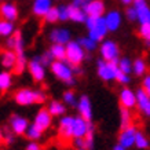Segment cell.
<instances>
[{"label": "cell", "mask_w": 150, "mask_h": 150, "mask_svg": "<svg viewBox=\"0 0 150 150\" xmlns=\"http://www.w3.org/2000/svg\"><path fill=\"white\" fill-rule=\"evenodd\" d=\"M14 102L19 106H30V105H43L47 100V94L43 90H30V88H19L14 92Z\"/></svg>", "instance_id": "1"}, {"label": "cell", "mask_w": 150, "mask_h": 150, "mask_svg": "<svg viewBox=\"0 0 150 150\" xmlns=\"http://www.w3.org/2000/svg\"><path fill=\"white\" fill-rule=\"evenodd\" d=\"M50 70L54 74V77L61 83H64L66 86H74L76 73H74V68L68 61H54L50 65Z\"/></svg>", "instance_id": "2"}, {"label": "cell", "mask_w": 150, "mask_h": 150, "mask_svg": "<svg viewBox=\"0 0 150 150\" xmlns=\"http://www.w3.org/2000/svg\"><path fill=\"white\" fill-rule=\"evenodd\" d=\"M86 28L88 30V36L98 43L103 41L108 32H109L106 21H105V15L103 17H96V18L88 17L86 21Z\"/></svg>", "instance_id": "3"}, {"label": "cell", "mask_w": 150, "mask_h": 150, "mask_svg": "<svg viewBox=\"0 0 150 150\" xmlns=\"http://www.w3.org/2000/svg\"><path fill=\"white\" fill-rule=\"evenodd\" d=\"M118 72L117 62H108L105 59H98L96 61V74L98 77L105 83L116 81V76Z\"/></svg>", "instance_id": "4"}, {"label": "cell", "mask_w": 150, "mask_h": 150, "mask_svg": "<svg viewBox=\"0 0 150 150\" xmlns=\"http://www.w3.org/2000/svg\"><path fill=\"white\" fill-rule=\"evenodd\" d=\"M87 51L81 47L79 40H72L66 44V61L72 66H80L86 59Z\"/></svg>", "instance_id": "5"}, {"label": "cell", "mask_w": 150, "mask_h": 150, "mask_svg": "<svg viewBox=\"0 0 150 150\" xmlns=\"http://www.w3.org/2000/svg\"><path fill=\"white\" fill-rule=\"evenodd\" d=\"M99 54L102 57V59L108 61V62H118V59H120L118 44L114 40H109V39L100 41Z\"/></svg>", "instance_id": "6"}, {"label": "cell", "mask_w": 150, "mask_h": 150, "mask_svg": "<svg viewBox=\"0 0 150 150\" xmlns=\"http://www.w3.org/2000/svg\"><path fill=\"white\" fill-rule=\"evenodd\" d=\"M74 116H66L59 118L58 123V137L62 141L69 142L74 139Z\"/></svg>", "instance_id": "7"}, {"label": "cell", "mask_w": 150, "mask_h": 150, "mask_svg": "<svg viewBox=\"0 0 150 150\" xmlns=\"http://www.w3.org/2000/svg\"><path fill=\"white\" fill-rule=\"evenodd\" d=\"M46 65L40 61V57H33L29 62H28V72L30 74L33 81L41 83L46 79Z\"/></svg>", "instance_id": "8"}, {"label": "cell", "mask_w": 150, "mask_h": 150, "mask_svg": "<svg viewBox=\"0 0 150 150\" xmlns=\"http://www.w3.org/2000/svg\"><path fill=\"white\" fill-rule=\"evenodd\" d=\"M29 125H30V124L28 121V118L21 116V114L14 113V114H11L8 118V128L17 137L25 135L28 131V128H29Z\"/></svg>", "instance_id": "9"}, {"label": "cell", "mask_w": 150, "mask_h": 150, "mask_svg": "<svg viewBox=\"0 0 150 150\" xmlns=\"http://www.w3.org/2000/svg\"><path fill=\"white\" fill-rule=\"evenodd\" d=\"M138 129L135 125H129L127 128H123L120 129L118 132V138H117V143H120L121 146L127 147L128 150L131 147H135V141H137V134H138Z\"/></svg>", "instance_id": "10"}, {"label": "cell", "mask_w": 150, "mask_h": 150, "mask_svg": "<svg viewBox=\"0 0 150 150\" xmlns=\"http://www.w3.org/2000/svg\"><path fill=\"white\" fill-rule=\"evenodd\" d=\"M118 102L121 108L125 109H135L137 108V91L131 90L129 87H123L118 92Z\"/></svg>", "instance_id": "11"}, {"label": "cell", "mask_w": 150, "mask_h": 150, "mask_svg": "<svg viewBox=\"0 0 150 150\" xmlns=\"http://www.w3.org/2000/svg\"><path fill=\"white\" fill-rule=\"evenodd\" d=\"M6 48L15 51L17 55L25 54V41H23L21 30H15V33H14L13 36L6 39Z\"/></svg>", "instance_id": "12"}, {"label": "cell", "mask_w": 150, "mask_h": 150, "mask_svg": "<svg viewBox=\"0 0 150 150\" xmlns=\"http://www.w3.org/2000/svg\"><path fill=\"white\" fill-rule=\"evenodd\" d=\"M33 123L36 124L41 131L46 132L47 129H50V127L52 125V116H51V113L48 112L47 108H41V109H39L37 113L35 114Z\"/></svg>", "instance_id": "13"}, {"label": "cell", "mask_w": 150, "mask_h": 150, "mask_svg": "<svg viewBox=\"0 0 150 150\" xmlns=\"http://www.w3.org/2000/svg\"><path fill=\"white\" fill-rule=\"evenodd\" d=\"M51 43H57V44H68L69 41H72V33L66 28H54L48 35Z\"/></svg>", "instance_id": "14"}, {"label": "cell", "mask_w": 150, "mask_h": 150, "mask_svg": "<svg viewBox=\"0 0 150 150\" xmlns=\"http://www.w3.org/2000/svg\"><path fill=\"white\" fill-rule=\"evenodd\" d=\"M137 109L143 116L150 117V95L142 87L137 90Z\"/></svg>", "instance_id": "15"}, {"label": "cell", "mask_w": 150, "mask_h": 150, "mask_svg": "<svg viewBox=\"0 0 150 150\" xmlns=\"http://www.w3.org/2000/svg\"><path fill=\"white\" fill-rule=\"evenodd\" d=\"M76 109L79 112V116L86 118L87 121H92V103L88 95L79 96V103Z\"/></svg>", "instance_id": "16"}, {"label": "cell", "mask_w": 150, "mask_h": 150, "mask_svg": "<svg viewBox=\"0 0 150 150\" xmlns=\"http://www.w3.org/2000/svg\"><path fill=\"white\" fill-rule=\"evenodd\" d=\"M132 6L137 8L138 22L139 23H150V7L147 6L146 0H134Z\"/></svg>", "instance_id": "17"}, {"label": "cell", "mask_w": 150, "mask_h": 150, "mask_svg": "<svg viewBox=\"0 0 150 150\" xmlns=\"http://www.w3.org/2000/svg\"><path fill=\"white\" fill-rule=\"evenodd\" d=\"M105 21H106V25H108L109 32H116V30H118L120 26H121L123 17H121V13H120V11H117V10H110L109 13L105 14Z\"/></svg>", "instance_id": "18"}, {"label": "cell", "mask_w": 150, "mask_h": 150, "mask_svg": "<svg viewBox=\"0 0 150 150\" xmlns=\"http://www.w3.org/2000/svg\"><path fill=\"white\" fill-rule=\"evenodd\" d=\"M84 11H86L87 17H103L105 13V3L102 0H91L87 1V4L84 6Z\"/></svg>", "instance_id": "19"}, {"label": "cell", "mask_w": 150, "mask_h": 150, "mask_svg": "<svg viewBox=\"0 0 150 150\" xmlns=\"http://www.w3.org/2000/svg\"><path fill=\"white\" fill-rule=\"evenodd\" d=\"M52 0H35L32 4V14L35 17L44 18L47 13L52 8Z\"/></svg>", "instance_id": "20"}, {"label": "cell", "mask_w": 150, "mask_h": 150, "mask_svg": "<svg viewBox=\"0 0 150 150\" xmlns=\"http://www.w3.org/2000/svg\"><path fill=\"white\" fill-rule=\"evenodd\" d=\"M0 15L3 19H7V21H11V22H15L18 19V8L17 6L10 3V1H4L0 6Z\"/></svg>", "instance_id": "21"}, {"label": "cell", "mask_w": 150, "mask_h": 150, "mask_svg": "<svg viewBox=\"0 0 150 150\" xmlns=\"http://www.w3.org/2000/svg\"><path fill=\"white\" fill-rule=\"evenodd\" d=\"M17 58H18V55L15 51L8 50V48L3 50L1 51V66H3V69L13 70L15 68V64H17Z\"/></svg>", "instance_id": "22"}, {"label": "cell", "mask_w": 150, "mask_h": 150, "mask_svg": "<svg viewBox=\"0 0 150 150\" xmlns=\"http://www.w3.org/2000/svg\"><path fill=\"white\" fill-rule=\"evenodd\" d=\"M47 109H48V112L51 113L52 117H64L65 114H66V109H68V106L64 103V100L52 99V100L48 102Z\"/></svg>", "instance_id": "23"}, {"label": "cell", "mask_w": 150, "mask_h": 150, "mask_svg": "<svg viewBox=\"0 0 150 150\" xmlns=\"http://www.w3.org/2000/svg\"><path fill=\"white\" fill-rule=\"evenodd\" d=\"M87 14L81 7H77L74 4H69V19L74 23H86L87 21Z\"/></svg>", "instance_id": "24"}, {"label": "cell", "mask_w": 150, "mask_h": 150, "mask_svg": "<svg viewBox=\"0 0 150 150\" xmlns=\"http://www.w3.org/2000/svg\"><path fill=\"white\" fill-rule=\"evenodd\" d=\"M11 87H13V73L4 69L3 72H0V92L6 94Z\"/></svg>", "instance_id": "25"}, {"label": "cell", "mask_w": 150, "mask_h": 150, "mask_svg": "<svg viewBox=\"0 0 150 150\" xmlns=\"http://www.w3.org/2000/svg\"><path fill=\"white\" fill-rule=\"evenodd\" d=\"M48 51L51 52L54 61H66V46L65 44L52 43L51 47L48 48Z\"/></svg>", "instance_id": "26"}, {"label": "cell", "mask_w": 150, "mask_h": 150, "mask_svg": "<svg viewBox=\"0 0 150 150\" xmlns=\"http://www.w3.org/2000/svg\"><path fill=\"white\" fill-rule=\"evenodd\" d=\"M15 33V25L11 21H7V19H1L0 21V36L1 37H10Z\"/></svg>", "instance_id": "27"}, {"label": "cell", "mask_w": 150, "mask_h": 150, "mask_svg": "<svg viewBox=\"0 0 150 150\" xmlns=\"http://www.w3.org/2000/svg\"><path fill=\"white\" fill-rule=\"evenodd\" d=\"M62 100L64 103L69 108H77L79 103V96L76 95V92L73 90H66V91L62 94Z\"/></svg>", "instance_id": "28"}, {"label": "cell", "mask_w": 150, "mask_h": 150, "mask_svg": "<svg viewBox=\"0 0 150 150\" xmlns=\"http://www.w3.org/2000/svg\"><path fill=\"white\" fill-rule=\"evenodd\" d=\"M132 125V114L129 109L120 108V129Z\"/></svg>", "instance_id": "29"}, {"label": "cell", "mask_w": 150, "mask_h": 150, "mask_svg": "<svg viewBox=\"0 0 150 150\" xmlns=\"http://www.w3.org/2000/svg\"><path fill=\"white\" fill-rule=\"evenodd\" d=\"M43 134H44V131H41L36 124L32 123L30 125H29V128H28L25 137H26L29 141H40L41 137H43Z\"/></svg>", "instance_id": "30"}, {"label": "cell", "mask_w": 150, "mask_h": 150, "mask_svg": "<svg viewBox=\"0 0 150 150\" xmlns=\"http://www.w3.org/2000/svg\"><path fill=\"white\" fill-rule=\"evenodd\" d=\"M118 69L121 70V72L127 73V74H131V73H134V61H131V59L128 58V57H123V58L118 59Z\"/></svg>", "instance_id": "31"}, {"label": "cell", "mask_w": 150, "mask_h": 150, "mask_svg": "<svg viewBox=\"0 0 150 150\" xmlns=\"http://www.w3.org/2000/svg\"><path fill=\"white\" fill-rule=\"evenodd\" d=\"M79 43L81 44V47L87 51V52H92V51H95L96 48H98V41H95L90 36L80 37V39H79Z\"/></svg>", "instance_id": "32"}, {"label": "cell", "mask_w": 150, "mask_h": 150, "mask_svg": "<svg viewBox=\"0 0 150 150\" xmlns=\"http://www.w3.org/2000/svg\"><path fill=\"white\" fill-rule=\"evenodd\" d=\"M135 147L138 150H146L150 147V141L142 131H138L137 134V141H135Z\"/></svg>", "instance_id": "33"}, {"label": "cell", "mask_w": 150, "mask_h": 150, "mask_svg": "<svg viewBox=\"0 0 150 150\" xmlns=\"http://www.w3.org/2000/svg\"><path fill=\"white\" fill-rule=\"evenodd\" d=\"M28 62H29V61H26V57H25V54H19L18 58H17L15 68L13 69V72L15 73V74H22V73L25 72V69L28 68Z\"/></svg>", "instance_id": "34"}, {"label": "cell", "mask_w": 150, "mask_h": 150, "mask_svg": "<svg viewBox=\"0 0 150 150\" xmlns=\"http://www.w3.org/2000/svg\"><path fill=\"white\" fill-rule=\"evenodd\" d=\"M146 62L143 58H137L134 59V74L135 76H145L146 73Z\"/></svg>", "instance_id": "35"}, {"label": "cell", "mask_w": 150, "mask_h": 150, "mask_svg": "<svg viewBox=\"0 0 150 150\" xmlns=\"http://www.w3.org/2000/svg\"><path fill=\"white\" fill-rule=\"evenodd\" d=\"M138 32H139V36L145 41L146 47H150V23H141Z\"/></svg>", "instance_id": "36"}, {"label": "cell", "mask_w": 150, "mask_h": 150, "mask_svg": "<svg viewBox=\"0 0 150 150\" xmlns=\"http://www.w3.org/2000/svg\"><path fill=\"white\" fill-rule=\"evenodd\" d=\"M44 21H46L47 23H57L58 21H61L59 19V10L58 7H52V8L47 13V15L44 17Z\"/></svg>", "instance_id": "37"}, {"label": "cell", "mask_w": 150, "mask_h": 150, "mask_svg": "<svg viewBox=\"0 0 150 150\" xmlns=\"http://www.w3.org/2000/svg\"><path fill=\"white\" fill-rule=\"evenodd\" d=\"M94 132H95V127H94V124L91 123L90 131H88V134L84 137V147H86L87 150L94 149Z\"/></svg>", "instance_id": "38"}, {"label": "cell", "mask_w": 150, "mask_h": 150, "mask_svg": "<svg viewBox=\"0 0 150 150\" xmlns=\"http://www.w3.org/2000/svg\"><path fill=\"white\" fill-rule=\"evenodd\" d=\"M15 134H14L10 128H4L3 131H1V142L4 143V145H11L15 139Z\"/></svg>", "instance_id": "39"}, {"label": "cell", "mask_w": 150, "mask_h": 150, "mask_svg": "<svg viewBox=\"0 0 150 150\" xmlns=\"http://www.w3.org/2000/svg\"><path fill=\"white\" fill-rule=\"evenodd\" d=\"M125 18L129 21V22H137L138 21V13L137 8L134 6H127V10H125Z\"/></svg>", "instance_id": "40"}, {"label": "cell", "mask_w": 150, "mask_h": 150, "mask_svg": "<svg viewBox=\"0 0 150 150\" xmlns=\"http://www.w3.org/2000/svg\"><path fill=\"white\" fill-rule=\"evenodd\" d=\"M116 81H117L118 84H123V86H127V84H129V83H131V77H129V74H127V73L121 72V70L118 69L117 76H116Z\"/></svg>", "instance_id": "41"}, {"label": "cell", "mask_w": 150, "mask_h": 150, "mask_svg": "<svg viewBox=\"0 0 150 150\" xmlns=\"http://www.w3.org/2000/svg\"><path fill=\"white\" fill-rule=\"evenodd\" d=\"M58 10H59V19L62 22L69 21V4H59Z\"/></svg>", "instance_id": "42"}, {"label": "cell", "mask_w": 150, "mask_h": 150, "mask_svg": "<svg viewBox=\"0 0 150 150\" xmlns=\"http://www.w3.org/2000/svg\"><path fill=\"white\" fill-rule=\"evenodd\" d=\"M39 57H40V61L46 65V66H50V65L54 62V58H52V55H51L50 51H44V52L41 55H39Z\"/></svg>", "instance_id": "43"}, {"label": "cell", "mask_w": 150, "mask_h": 150, "mask_svg": "<svg viewBox=\"0 0 150 150\" xmlns=\"http://www.w3.org/2000/svg\"><path fill=\"white\" fill-rule=\"evenodd\" d=\"M25 150H43V146L39 143V141H30L26 143Z\"/></svg>", "instance_id": "44"}, {"label": "cell", "mask_w": 150, "mask_h": 150, "mask_svg": "<svg viewBox=\"0 0 150 150\" xmlns=\"http://www.w3.org/2000/svg\"><path fill=\"white\" fill-rule=\"evenodd\" d=\"M142 88L150 95V74H145V77L142 80Z\"/></svg>", "instance_id": "45"}, {"label": "cell", "mask_w": 150, "mask_h": 150, "mask_svg": "<svg viewBox=\"0 0 150 150\" xmlns=\"http://www.w3.org/2000/svg\"><path fill=\"white\" fill-rule=\"evenodd\" d=\"M73 146L74 147H84V138H74L73 139Z\"/></svg>", "instance_id": "46"}, {"label": "cell", "mask_w": 150, "mask_h": 150, "mask_svg": "<svg viewBox=\"0 0 150 150\" xmlns=\"http://www.w3.org/2000/svg\"><path fill=\"white\" fill-rule=\"evenodd\" d=\"M72 4L77 6V7H81L84 8V6L87 4V0H72Z\"/></svg>", "instance_id": "47"}, {"label": "cell", "mask_w": 150, "mask_h": 150, "mask_svg": "<svg viewBox=\"0 0 150 150\" xmlns=\"http://www.w3.org/2000/svg\"><path fill=\"white\" fill-rule=\"evenodd\" d=\"M112 150H128L127 147H124V146H121L120 143H117V145H114L113 146V149Z\"/></svg>", "instance_id": "48"}, {"label": "cell", "mask_w": 150, "mask_h": 150, "mask_svg": "<svg viewBox=\"0 0 150 150\" xmlns=\"http://www.w3.org/2000/svg\"><path fill=\"white\" fill-rule=\"evenodd\" d=\"M120 1H121V3H123L124 6H131L134 0H120Z\"/></svg>", "instance_id": "49"}, {"label": "cell", "mask_w": 150, "mask_h": 150, "mask_svg": "<svg viewBox=\"0 0 150 150\" xmlns=\"http://www.w3.org/2000/svg\"><path fill=\"white\" fill-rule=\"evenodd\" d=\"M76 150H87L86 147H76Z\"/></svg>", "instance_id": "50"}, {"label": "cell", "mask_w": 150, "mask_h": 150, "mask_svg": "<svg viewBox=\"0 0 150 150\" xmlns=\"http://www.w3.org/2000/svg\"><path fill=\"white\" fill-rule=\"evenodd\" d=\"M6 1H11V0H6Z\"/></svg>", "instance_id": "51"}, {"label": "cell", "mask_w": 150, "mask_h": 150, "mask_svg": "<svg viewBox=\"0 0 150 150\" xmlns=\"http://www.w3.org/2000/svg\"><path fill=\"white\" fill-rule=\"evenodd\" d=\"M87 1H91V0H87Z\"/></svg>", "instance_id": "52"}]
</instances>
